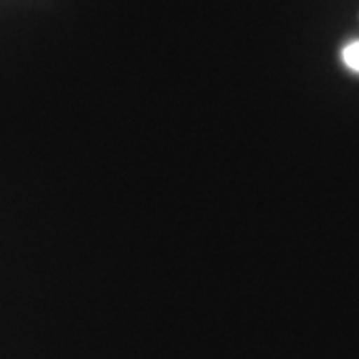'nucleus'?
<instances>
[{
    "label": "nucleus",
    "mask_w": 359,
    "mask_h": 359,
    "mask_svg": "<svg viewBox=\"0 0 359 359\" xmlns=\"http://www.w3.org/2000/svg\"><path fill=\"white\" fill-rule=\"evenodd\" d=\"M343 58L349 69L359 72V40H356V42H351L346 48H344Z\"/></svg>",
    "instance_id": "nucleus-1"
}]
</instances>
